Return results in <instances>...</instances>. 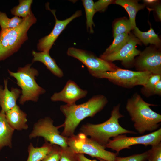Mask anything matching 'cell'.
Segmentation results:
<instances>
[{
	"mask_svg": "<svg viewBox=\"0 0 161 161\" xmlns=\"http://www.w3.org/2000/svg\"><path fill=\"white\" fill-rule=\"evenodd\" d=\"M108 102L107 98L102 95L94 96L83 103L61 105L60 110L65 117L64 127L61 134L68 137L74 135L75 129L81 121L85 118L93 117L101 111Z\"/></svg>",
	"mask_w": 161,
	"mask_h": 161,
	"instance_id": "obj_1",
	"label": "cell"
},
{
	"mask_svg": "<svg viewBox=\"0 0 161 161\" xmlns=\"http://www.w3.org/2000/svg\"><path fill=\"white\" fill-rule=\"evenodd\" d=\"M156 105L145 101L137 93L133 94L127 100L126 106L134 127L138 132L143 134L157 130L161 122V115L150 108Z\"/></svg>",
	"mask_w": 161,
	"mask_h": 161,
	"instance_id": "obj_2",
	"label": "cell"
},
{
	"mask_svg": "<svg viewBox=\"0 0 161 161\" xmlns=\"http://www.w3.org/2000/svg\"><path fill=\"white\" fill-rule=\"evenodd\" d=\"M120 105L114 106L111 116L102 123L93 124L87 123L80 128L81 132L96 141L106 148L110 138L126 134H136V133L123 127L120 124L119 119L124 117L120 112Z\"/></svg>",
	"mask_w": 161,
	"mask_h": 161,
	"instance_id": "obj_3",
	"label": "cell"
},
{
	"mask_svg": "<svg viewBox=\"0 0 161 161\" xmlns=\"http://www.w3.org/2000/svg\"><path fill=\"white\" fill-rule=\"evenodd\" d=\"M37 21L32 12L23 18L17 27L1 30L0 32V61L4 60L17 52L28 40L27 32Z\"/></svg>",
	"mask_w": 161,
	"mask_h": 161,
	"instance_id": "obj_4",
	"label": "cell"
},
{
	"mask_svg": "<svg viewBox=\"0 0 161 161\" xmlns=\"http://www.w3.org/2000/svg\"><path fill=\"white\" fill-rule=\"evenodd\" d=\"M32 64L19 67L16 72L8 70L10 75L16 79L17 84L21 89L19 101L22 105L27 101L37 102L39 96L46 92L36 83L35 79L39 73L36 69L31 67Z\"/></svg>",
	"mask_w": 161,
	"mask_h": 161,
	"instance_id": "obj_5",
	"label": "cell"
},
{
	"mask_svg": "<svg viewBox=\"0 0 161 161\" xmlns=\"http://www.w3.org/2000/svg\"><path fill=\"white\" fill-rule=\"evenodd\" d=\"M67 144L76 154H86L106 161H115L118 154L107 151L105 147L81 132L68 137Z\"/></svg>",
	"mask_w": 161,
	"mask_h": 161,
	"instance_id": "obj_6",
	"label": "cell"
},
{
	"mask_svg": "<svg viewBox=\"0 0 161 161\" xmlns=\"http://www.w3.org/2000/svg\"><path fill=\"white\" fill-rule=\"evenodd\" d=\"M89 73L99 78H106L114 84L126 88L144 86L152 74L148 72L134 71L120 68L113 72H92Z\"/></svg>",
	"mask_w": 161,
	"mask_h": 161,
	"instance_id": "obj_7",
	"label": "cell"
},
{
	"mask_svg": "<svg viewBox=\"0 0 161 161\" xmlns=\"http://www.w3.org/2000/svg\"><path fill=\"white\" fill-rule=\"evenodd\" d=\"M161 143V128L149 134L137 137H128L125 134L119 135L110 140L106 147L115 151L118 154L122 150L129 149L137 144L152 146Z\"/></svg>",
	"mask_w": 161,
	"mask_h": 161,
	"instance_id": "obj_8",
	"label": "cell"
},
{
	"mask_svg": "<svg viewBox=\"0 0 161 161\" xmlns=\"http://www.w3.org/2000/svg\"><path fill=\"white\" fill-rule=\"evenodd\" d=\"M53 123V120L49 117L39 120L34 124L29 138L41 137L44 139L45 141L52 145H58L61 148L67 147L68 137L61 135L58 130L61 126H55Z\"/></svg>",
	"mask_w": 161,
	"mask_h": 161,
	"instance_id": "obj_9",
	"label": "cell"
},
{
	"mask_svg": "<svg viewBox=\"0 0 161 161\" xmlns=\"http://www.w3.org/2000/svg\"><path fill=\"white\" fill-rule=\"evenodd\" d=\"M66 53L68 56L78 59L84 64L89 73L113 72L119 68L112 62L99 58L92 52L86 50L70 47Z\"/></svg>",
	"mask_w": 161,
	"mask_h": 161,
	"instance_id": "obj_10",
	"label": "cell"
},
{
	"mask_svg": "<svg viewBox=\"0 0 161 161\" xmlns=\"http://www.w3.org/2000/svg\"><path fill=\"white\" fill-rule=\"evenodd\" d=\"M140 42L137 38L129 34L127 41L119 49L109 54H102L100 57L111 62L116 60L120 61L125 67H131L134 65L135 57L141 52L136 48L137 45L140 44Z\"/></svg>",
	"mask_w": 161,
	"mask_h": 161,
	"instance_id": "obj_11",
	"label": "cell"
},
{
	"mask_svg": "<svg viewBox=\"0 0 161 161\" xmlns=\"http://www.w3.org/2000/svg\"><path fill=\"white\" fill-rule=\"evenodd\" d=\"M134 66L137 71L161 74L160 51L151 48H146L135 59Z\"/></svg>",
	"mask_w": 161,
	"mask_h": 161,
	"instance_id": "obj_12",
	"label": "cell"
},
{
	"mask_svg": "<svg viewBox=\"0 0 161 161\" xmlns=\"http://www.w3.org/2000/svg\"><path fill=\"white\" fill-rule=\"evenodd\" d=\"M46 8L52 12L55 17V24L52 31L49 35L39 40L37 47L38 50L40 52H49L55 42L66 27L73 19L81 16L82 12L81 10H77L69 18L60 20L56 17L55 10H51L48 4H46Z\"/></svg>",
	"mask_w": 161,
	"mask_h": 161,
	"instance_id": "obj_13",
	"label": "cell"
},
{
	"mask_svg": "<svg viewBox=\"0 0 161 161\" xmlns=\"http://www.w3.org/2000/svg\"><path fill=\"white\" fill-rule=\"evenodd\" d=\"M87 93V90L81 89L74 81L69 80L61 91L55 92L52 95L51 100L53 102L61 101L66 104L72 105L85 97Z\"/></svg>",
	"mask_w": 161,
	"mask_h": 161,
	"instance_id": "obj_14",
	"label": "cell"
},
{
	"mask_svg": "<svg viewBox=\"0 0 161 161\" xmlns=\"http://www.w3.org/2000/svg\"><path fill=\"white\" fill-rule=\"evenodd\" d=\"M4 88L0 86V106L1 111L5 113L16 105V101L20 97L21 91L17 88L12 87L10 91L7 88V79L4 80Z\"/></svg>",
	"mask_w": 161,
	"mask_h": 161,
	"instance_id": "obj_15",
	"label": "cell"
},
{
	"mask_svg": "<svg viewBox=\"0 0 161 161\" xmlns=\"http://www.w3.org/2000/svg\"><path fill=\"white\" fill-rule=\"evenodd\" d=\"M5 114L8 123L14 130L21 131L28 129L27 114L18 105H16Z\"/></svg>",
	"mask_w": 161,
	"mask_h": 161,
	"instance_id": "obj_16",
	"label": "cell"
},
{
	"mask_svg": "<svg viewBox=\"0 0 161 161\" xmlns=\"http://www.w3.org/2000/svg\"><path fill=\"white\" fill-rule=\"evenodd\" d=\"M32 55L33 58L32 63L35 61L41 62L54 75L60 78L64 76L62 70L57 65L55 60L51 57L49 52H37L33 50Z\"/></svg>",
	"mask_w": 161,
	"mask_h": 161,
	"instance_id": "obj_17",
	"label": "cell"
},
{
	"mask_svg": "<svg viewBox=\"0 0 161 161\" xmlns=\"http://www.w3.org/2000/svg\"><path fill=\"white\" fill-rule=\"evenodd\" d=\"M14 130L8 123L5 113L0 112V151L5 146L12 147V138Z\"/></svg>",
	"mask_w": 161,
	"mask_h": 161,
	"instance_id": "obj_18",
	"label": "cell"
},
{
	"mask_svg": "<svg viewBox=\"0 0 161 161\" xmlns=\"http://www.w3.org/2000/svg\"><path fill=\"white\" fill-rule=\"evenodd\" d=\"M114 3L124 8L128 13L129 16L132 30L136 27L135 18L137 12L143 9L145 5L139 4L138 1L131 0H117Z\"/></svg>",
	"mask_w": 161,
	"mask_h": 161,
	"instance_id": "obj_19",
	"label": "cell"
},
{
	"mask_svg": "<svg viewBox=\"0 0 161 161\" xmlns=\"http://www.w3.org/2000/svg\"><path fill=\"white\" fill-rule=\"evenodd\" d=\"M52 146L46 141L39 147H34L30 143L28 147L29 155L27 161H41L51 150Z\"/></svg>",
	"mask_w": 161,
	"mask_h": 161,
	"instance_id": "obj_20",
	"label": "cell"
},
{
	"mask_svg": "<svg viewBox=\"0 0 161 161\" xmlns=\"http://www.w3.org/2000/svg\"><path fill=\"white\" fill-rule=\"evenodd\" d=\"M133 30L135 36L145 45L150 44L157 47L160 45V39L151 27L148 31L145 32L141 31L137 27Z\"/></svg>",
	"mask_w": 161,
	"mask_h": 161,
	"instance_id": "obj_21",
	"label": "cell"
},
{
	"mask_svg": "<svg viewBox=\"0 0 161 161\" xmlns=\"http://www.w3.org/2000/svg\"><path fill=\"white\" fill-rule=\"evenodd\" d=\"M82 1L86 13L87 30L90 33H93L94 32L93 26H95L93 18L96 13L94 7V2L92 0H83Z\"/></svg>",
	"mask_w": 161,
	"mask_h": 161,
	"instance_id": "obj_22",
	"label": "cell"
},
{
	"mask_svg": "<svg viewBox=\"0 0 161 161\" xmlns=\"http://www.w3.org/2000/svg\"><path fill=\"white\" fill-rule=\"evenodd\" d=\"M19 2L18 5L14 7L11 10V13L15 16L25 18L32 12L31 7L33 0H19Z\"/></svg>",
	"mask_w": 161,
	"mask_h": 161,
	"instance_id": "obj_23",
	"label": "cell"
},
{
	"mask_svg": "<svg viewBox=\"0 0 161 161\" xmlns=\"http://www.w3.org/2000/svg\"><path fill=\"white\" fill-rule=\"evenodd\" d=\"M160 80H161V74H151L146 84L141 89V93L147 97L154 95L155 85Z\"/></svg>",
	"mask_w": 161,
	"mask_h": 161,
	"instance_id": "obj_24",
	"label": "cell"
},
{
	"mask_svg": "<svg viewBox=\"0 0 161 161\" xmlns=\"http://www.w3.org/2000/svg\"><path fill=\"white\" fill-rule=\"evenodd\" d=\"M23 20V18L16 16L10 18L5 13L0 11V26L1 30L15 28L19 25Z\"/></svg>",
	"mask_w": 161,
	"mask_h": 161,
	"instance_id": "obj_25",
	"label": "cell"
},
{
	"mask_svg": "<svg viewBox=\"0 0 161 161\" xmlns=\"http://www.w3.org/2000/svg\"><path fill=\"white\" fill-rule=\"evenodd\" d=\"M131 30L132 26L129 19L126 18L120 19L116 21L113 25V37L119 34L129 33Z\"/></svg>",
	"mask_w": 161,
	"mask_h": 161,
	"instance_id": "obj_26",
	"label": "cell"
},
{
	"mask_svg": "<svg viewBox=\"0 0 161 161\" xmlns=\"http://www.w3.org/2000/svg\"><path fill=\"white\" fill-rule=\"evenodd\" d=\"M129 37V33H125L117 35L114 37L112 44L107 48L102 54H109L118 50L127 41Z\"/></svg>",
	"mask_w": 161,
	"mask_h": 161,
	"instance_id": "obj_27",
	"label": "cell"
},
{
	"mask_svg": "<svg viewBox=\"0 0 161 161\" xmlns=\"http://www.w3.org/2000/svg\"><path fill=\"white\" fill-rule=\"evenodd\" d=\"M149 156V150L140 154L133 155L125 157H116L115 161H146Z\"/></svg>",
	"mask_w": 161,
	"mask_h": 161,
	"instance_id": "obj_28",
	"label": "cell"
},
{
	"mask_svg": "<svg viewBox=\"0 0 161 161\" xmlns=\"http://www.w3.org/2000/svg\"><path fill=\"white\" fill-rule=\"evenodd\" d=\"M61 154V147L56 145H53L50 152L41 161H60Z\"/></svg>",
	"mask_w": 161,
	"mask_h": 161,
	"instance_id": "obj_29",
	"label": "cell"
},
{
	"mask_svg": "<svg viewBox=\"0 0 161 161\" xmlns=\"http://www.w3.org/2000/svg\"><path fill=\"white\" fill-rule=\"evenodd\" d=\"M61 154L60 161H78L77 154L69 146L61 147Z\"/></svg>",
	"mask_w": 161,
	"mask_h": 161,
	"instance_id": "obj_30",
	"label": "cell"
},
{
	"mask_svg": "<svg viewBox=\"0 0 161 161\" xmlns=\"http://www.w3.org/2000/svg\"><path fill=\"white\" fill-rule=\"evenodd\" d=\"M151 147L148 161H161V143Z\"/></svg>",
	"mask_w": 161,
	"mask_h": 161,
	"instance_id": "obj_31",
	"label": "cell"
},
{
	"mask_svg": "<svg viewBox=\"0 0 161 161\" xmlns=\"http://www.w3.org/2000/svg\"><path fill=\"white\" fill-rule=\"evenodd\" d=\"M112 0H99L94 3V7L96 12L104 11L110 4L113 3Z\"/></svg>",
	"mask_w": 161,
	"mask_h": 161,
	"instance_id": "obj_32",
	"label": "cell"
},
{
	"mask_svg": "<svg viewBox=\"0 0 161 161\" xmlns=\"http://www.w3.org/2000/svg\"><path fill=\"white\" fill-rule=\"evenodd\" d=\"M154 95L159 96L161 95V80L158 81L155 85L154 89Z\"/></svg>",
	"mask_w": 161,
	"mask_h": 161,
	"instance_id": "obj_33",
	"label": "cell"
},
{
	"mask_svg": "<svg viewBox=\"0 0 161 161\" xmlns=\"http://www.w3.org/2000/svg\"><path fill=\"white\" fill-rule=\"evenodd\" d=\"M78 161H97L96 160H92L85 156L83 154H77ZM99 161H106L102 159H100Z\"/></svg>",
	"mask_w": 161,
	"mask_h": 161,
	"instance_id": "obj_34",
	"label": "cell"
},
{
	"mask_svg": "<svg viewBox=\"0 0 161 161\" xmlns=\"http://www.w3.org/2000/svg\"><path fill=\"white\" fill-rule=\"evenodd\" d=\"M157 16L160 20H161V6L160 4L157 5L155 8Z\"/></svg>",
	"mask_w": 161,
	"mask_h": 161,
	"instance_id": "obj_35",
	"label": "cell"
},
{
	"mask_svg": "<svg viewBox=\"0 0 161 161\" xmlns=\"http://www.w3.org/2000/svg\"><path fill=\"white\" fill-rule=\"evenodd\" d=\"M143 1L147 4H152L157 2V1L156 0H143Z\"/></svg>",
	"mask_w": 161,
	"mask_h": 161,
	"instance_id": "obj_36",
	"label": "cell"
}]
</instances>
